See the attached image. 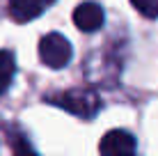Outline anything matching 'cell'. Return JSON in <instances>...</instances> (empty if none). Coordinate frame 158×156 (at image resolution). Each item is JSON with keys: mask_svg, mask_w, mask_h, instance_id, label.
<instances>
[{"mask_svg": "<svg viewBox=\"0 0 158 156\" xmlns=\"http://www.w3.org/2000/svg\"><path fill=\"white\" fill-rule=\"evenodd\" d=\"M135 149H138L135 138L124 129L108 131L101 138V145H99V152L103 156H131V154H135Z\"/></svg>", "mask_w": 158, "mask_h": 156, "instance_id": "3957f363", "label": "cell"}, {"mask_svg": "<svg viewBox=\"0 0 158 156\" xmlns=\"http://www.w3.org/2000/svg\"><path fill=\"white\" fill-rule=\"evenodd\" d=\"M131 5L144 19H158V0H131Z\"/></svg>", "mask_w": 158, "mask_h": 156, "instance_id": "52a82bcc", "label": "cell"}, {"mask_svg": "<svg viewBox=\"0 0 158 156\" xmlns=\"http://www.w3.org/2000/svg\"><path fill=\"white\" fill-rule=\"evenodd\" d=\"M46 101L76 117H85V120L94 117L101 108V99L94 90H64L57 94H48Z\"/></svg>", "mask_w": 158, "mask_h": 156, "instance_id": "6da1fadb", "label": "cell"}, {"mask_svg": "<svg viewBox=\"0 0 158 156\" xmlns=\"http://www.w3.org/2000/svg\"><path fill=\"white\" fill-rule=\"evenodd\" d=\"M55 0H9V16L16 23H28L46 12Z\"/></svg>", "mask_w": 158, "mask_h": 156, "instance_id": "5b68a950", "label": "cell"}, {"mask_svg": "<svg viewBox=\"0 0 158 156\" xmlns=\"http://www.w3.org/2000/svg\"><path fill=\"white\" fill-rule=\"evenodd\" d=\"M106 21L103 7L99 2H80L73 9V23L80 32H96Z\"/></svg>", "mask_w": 158, "mask_h": 156, "instance_id": "277c9868", "label": "cell"}, {"mask_svg": "<svg viewBox=\"0 0 158 156\" xmlns=\"http://www.w3.org/2000/svg\"><path fill=\"white\" fill-rule=\"evenodd\" d=\"M16 74V60L12 51H0V94H5L9 90Z\"/></svg>", "mask_w": 158, "mask_h": 156, "instance_id": "8992f818", "label": "cell"}, {"mask_svg": "<svg viewBox=\"0 0 158 156\" xmlns=\"http://www.w3.org/2000/svg\"><path fill=\"white\" fill-rule=\"evenodd\" d=\"M73 51L67 37H62L60 32H51V35L41 37L39 41V60L51 69H62L64 64H69Z\"/></svg>", "mask_w": 158, "mask_h": 156, "instance_id": "7a4b0ae2", "label": "cell"}]
</instances>
